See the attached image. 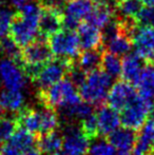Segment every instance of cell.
Listing matches in <instances>:
<instances>
[{
    "label": "cell",
    "instance_id": "cell-30",
    "mask_svg": "<svg viewBox=\"0 0 154 155\" xmlns=\"http://www.w3.org/2000/svg\"><path fill=\"white\" fill-rule=\"evenodd\" d=\"M80 129L82 130L84 134L88 137L89 140H95L98 138L99 132H98V127H97L96 117H95V113L91 116L87 117V118L82 119L81 121L78 123Z\"/></svg>",
    "mask_w": 154,
    "mask_h": 155
},
{
    "label": "cell",
    "instance_id": "cell-20",
    "mask_svg": "<svg viewBox=\"0 0 154 155\" xmlns=\"http://www.w3.org/2000/svg\"><path fill=\"white\" fill-rule=\"evenodd\" d=\"M37 148L42 155H53L59 153L64 146V138L58 131L43 134L37 137Z\"/></svg>",
    "mask_w": 154,
    "mask_h": 155
},
{
    "label": "cell",
    "instance_id": "cell-37",
    "mask_svg": "<svg viewBox=\"0 0 154 155\" xmlns=\"http://www.w3.org/2000/svg\"><path fill=\"white\" fill-rule=\"evenodd\" d=\"M22 155H42V153H41L40 151H39L38 148H32V149L28 150V151L23 152Z\"/></svg>",
    "mask_w": 154,
    "mask_h": 155
},
{
    "label": "cell",
    "instance_id": "cell-21",
    "mask_svg": "<svg viewBox=\"0 0 154 155\" xmlns=\"http://www.w3.org/2000/svg\"><path fill=\"white\" fill-rule=\"evenodd\" d=\"M103 48L94 50H87L82 51L75 60L77 67H79L86 73H90L95 70L100 69L101 59H103Z\"/></svg>",
    "mask_w": 154,
    "mask_h": 155
},
{
    "label": "cell",
    "instance_id": "cell-3",
    "mask_svg": "<svg viewBox=\"0 0 154 155\" xmlns=\"http://www.w3.org/2000/svg\"><path fill=\"white\" fill-rule=\"evenodd\" d=\"M152 107V99L137 93L135 97L120 111V124L123 128L133 131L139 130L148 119Z\"/></svg>",
    "mask_w": 154,
    "mask_h": 155
},
{
    "label": "cell",
    "instance_id": "cell-6",
    "mask_svg": "<svg viewBox=\"0 0 154 155\" xmlns=\"http://www.w3.org/2000/svg\"><path fill=\"white\" fill-rule=\"evenodd\" d=\"M74 62L61 58H53L41 68L37 76L33 79L34 86L38 89V91H41L56 84L60 80L64 79V76H67Z\"/></svg>",
    "mask_w": 154,
    "mask_h": 155
},
{
    "label": "cell",
    "instance_id": "cell-9",
    "mask_svg": "<svg viewBox=\"0 0 154 155\" xmlns=\"http://www.w3.org/2000/svg\"><path fill=\"white\" fill-rule=\"evenodd\" d=\"M94 5L95 2L93 0H70L64 5L62 13L64 28L72 31L77 29L82 20H86L90 15Z\"/></svg>",
    "mask_w": 154,
    "mask_h": 155
},
{
    "label": "cell",
    "instance_id": "cell-22",
    "mask_svg": "<svg viewBox=\"0 0 154 155\" xmlns=\"http://www.w3.org/2000/svg\"><path fill=\"white\" fill-rule=\"evenodd\" d=\"M25 95L21 91L4 90L0 93V107L2 110L8 112L18 113L25 104Z\"/></svg>",
    "mask_w": 154,
    "mask_h": 155
},
{
    "label": "cell",
    "instance_id": "cell-40",
    "mask_svg": "<svg viewBox=\"0 0 154 155\" xmlns=\"http://www.w3.org/2000/svg\"><path fill=\"white\" fill-rule=\"evenodd\" d=\"M3 117V110L1 109V107H0V119Z\"/></svg>",
    "mask_w": 154,
    "mask_h": 155
},
{
    "label": "cell",
    "instance_id": "cell-41",
    "mask_svg": "<svg viewBox=\"0 0 154 155\" xmlns=\"http://www.w3.org/2000/svg\"><path fill=\"white\" fill-rule=\"evenodd\" d=\"M118 155H131L130 153H119Z\"/></svg>",
    "mask_w": 154,
    "mask_h": 155
},
{
    "label": "cell",
    "instance_id": "cell-1",
    "mask_svg": "<svg viewBox=\"0 0 154 155\" xmlns=\"http://www.w3.org/2000/svg\"><path fill=\"white\" fill-rule=\"evenodd\" d=\"M37 97L39 104L54 110H60L73 106L82 100L76 87L68 78L60 80L45 90L38 91Z\"/></svg>",
    "mask_w": 154,
    "mask_h": 155
},
{
    "label": "cell",
    "instance_id": "cell-16",
    "mask_svg": "<svg viewBox=\"0 0 154 155\" xmlns=\"http://www.w3.org/2000/svg\"><path fill=\"white\" fill-rule=\"evenodd\" d=\"M134 155H152L154 153V121L147 119L138 130Z\"/></svg>",
    "mask_w": 154,
    "mask_h": 155
},
{
    "label": "cell",
    "instance_id": "cell-26",
    "mask_svg": "<svg viewBox=\"0 0 154 155\" xmlns=\"http://www.w3.org/2000/svg\"><path fill=\"white\" fill-rule=\"evenodd\" d=\"M100 69L105 73H107L112 79L119 78L121 75V60L119 59V56L109 52H103Z\"/></svg>",
    "mask_w": 154,
    "mask_h": 155
},
{
    "label": "cell",
    "instance_id": "cell-17",
    "mask_svg": "<svg viewBox=\"0 0 154 155\" xmlns=\"http://www.w3.org/2000/svg\"><path fill=\"white\" fill-rule=\"evenodd\" d=\"M77 35L82 51L103 48L101 32L99 31V29L87 21L81 22L77 28Z\"/></svg>",
    "mask_w": 154,
    "mask_h": 155
},
{
    "label": "cell",
    "instance_id": "cell-29",
    "mask_svg": "<svg viewBox=\"0 0 154 155\" xmlns=\"http://www.w3.org/2000/svg\"><path fill=\"white\" fill-rule=\"evenodd\" d=\"M88 155H116L115 148L108 140L103 138H96L91 143L87 152Z\"/></svg>",
    "mask_w": 154,
    "mask_h": 155
},
{
    "label": "cell",
    "instance_id": "cell-5",
    "mask_svg": "<svg viewBox=\"0 0 154 155\" xmlns=\"http://www.w3.org/2000/svg\"><path fill=\"white\" fill-rule=\"evenodd\" d=\"M40 16H29L16 13L10 28V37L19 45L25 48L38 37Z\"/></svg>",
    "mask_w": 154,
    "mask_h": 155
},
{
    "label": "cell",
    "instance_id": "cell-35",
    "mask_svg": "<svg viewBox=\"0 0 154 155\" xmlns=\"http://www.w3.org/2000/svg\"><path fill=\"white\" fill-rule=\"evenodd\" d=\"M0 155H22L19 150L13 147L11 143H5L0 147Z\"/></svg>",
    "mask_w": 154,
    "mask_h": 155
},
{
    "label": "cell",
    "instance_id": "cell-25",
    "mask_svg": "<svg viewBox=\"0 0 154 155\" xmlns=\"http://www.w3.org/2000/svg\"><path fill=\"white\" fill-rule=\"evenodd\" d=\"M36 143H37V136L21 128L17 129L14 135L8 140V143H11L13 147H15L22 153L34 148Z\"/></svg>",
    "mask_w": 154,
    "mask_h": 155
},
{
    "label": "cell",
    "instance_id": "cell-11",
    "mask_svg": "<svg viewBox=\"0 0 154 155\" xmlns=\"http://www.w3.org/2000/svg\"><path fill=\"white\" fill-rule=\"evenodd\" d=\"M135 53L148 65H154V28H140L133 35Z\"/></svg>",
    "mask_w": 154,
    "mask_h": 155
},
{
    "label": "cell",
    "instance_id": "cell-14",
    "mask_svg": "<svg viewBox=\"0 0 154 155\" xmlns=\"http://www.w3.org/2000/svg\"><path fill=\"white\" fill-rule=\"evenodd\" d=\"M95 117L99 135L101 136H108L113 131L118 129V126L120 124V116L118 111L114 110L110 106H99L98 110L95 113Z\"/></svg>",
    "mask_w": 154,
    "mask_h": 155
},
{
    "label": "cell",
    "instance_id": "cell-42",
    "mask_svg": "<svg viewBox=\"0 0 154 155\" xmlns=\"http://www.w3.org/2000/svg\"><path fill=\"white\" fill-rule=\"evenodd\" d=\"M152 155H154V153H153V154H152Z\"/></svg>",
    "mask_w": 154,
    "mask_h": 155
},
{
    "label": "cell",
    "instance_id": "cell-39",
    "mask_svg": "<svg viewBox=\"0 0 154 155\" xmlns=\"http://www.w3.org/2000/svg\"><path fill=\"white\" fill-rule=\"evenodd\" d=\"M148 119H151L152 121H154V104H153L152 109H151V111H150V114H149Z\"/></svg>",
    "mask_w": 154,
    "mask_h": 155
},
{
    "label": "cell",
    "instance_id": "cell-27",
    "mask_svg": "<svg viewBox=\"0 0 154 155\" xmlns=\"http://www.w3.org/2000/svg\"><path fill=\"white\" fill-rule=\"evenodd\" d=\"M21 52H22L21 48L10 36H5L0 39V53L3 54L6 59H11L17 63H20Z\"/></svg>",
    "mask_w": 154,
    "mask_h": 155
},
{
    "label": "cell",
    "instance_id": "cell-8",
    "mask_svg": "<svg viewBox=\"0 0 154 155\" xmlns=\"http://www.w3.org/2000/svg\"><path fill=\"white\" fill-rule=\"evenodd\" d=\"M64 155H86L90 147V140L84 134L79 124H67L62 132Z\"/></svg>",
    "mask_w": 154,
    "mask_h": 155
},
{
    "label": "cell",
    "instance_id": "cell-32",
    "mask_svg": "<svg viewBox=\"0 0 154 155\" xmlns=\"http://www.w3.org/2000/svg\"><path fill=\"white\" fill-rule=\"evenodd\" d=\"M14 15V13L8 8H5L3 6L0 8V39L5 37L6 34L10 32L11 23Z\"/></svg>",
    "mask_w": 154,
    "mask_h": 155
},
{
    "label": "cell",
    "instance_id": "cell-33",
    "mask_svg": "<svg viewBox=\"0 0 154 155\" xmlns=\"http://www.w3.org/2000/svg\"><path fill=\"white\" fill-rule=\"evenodd\" d=\"M87 74L84 71H82L79 67H77V64L74 62V64L71 67V69L69 70L68 74V79L76 87V89H79L82 84H84L86 81V78H87Z\"/></svg>",
    "mask_w": 154,
    "mask_h": 155
},
{
    "label": "cell",
    "instance_id": "cell-12",
    "mask_svg": "<svg viewBox=\"0 0 154 155\" xmlns=\"http://www.w3.org/2000/svg\"><path fill=\"white\" fill-rule=\"evenodd\" d=\"M138 92L134 87L125 80H118L111 87L108 94L107 101L111 108L116 111H121Z\"/></svg>",
    "mask_w": 154,
    "mask_h": 155
},
{
    "label": "cell",
    "instance_id": "cell-23",
    "mask_svg": "<svg viewBox=\"0 0 154 155\" xmlns=\"http://www.w3.org/2000/svg\"><path fill=\"white\" fill-rule=\"evenodd\" d=\"M114 8L117 19H134L143 8L142 0H117Z\"/></svg>",
    "mask_w": 154,
    "mask_h": 155
},
{
    "label": "cell",
    "instance_id": "cell-38",
    "mask_svg": "<svg viewBox=\"0 0 154 155\" xmlns=\"http://www.w3.org/2000/svg\"><path fill=\"white\" fill-rule=\"evenodd\" d=\"M143 3H145L147 6H151V8H154V0H142Z\"/></svg>",
    "mask_w": 154,
    "mask_h": 155
},
{
    "label": "cell",
    "instance_id": "cell-2",
    "mask_svg": "<svg viewBox=\"0 0 154 155\" xmlns=\"http://www.w3.org/2000/svg\"><path fill=\"white\" fill-rule=\"evenodd\" d=\"M112 87V78L101 69L87 74L84 84L78 89L84 101L92 106H103Z\"/></svg>",
    "mask_w": 154,
    "mask_h": 155
},
{
    "label": "cell",
    "instance_id": "cell-28",
    "mask_svg": "<svg viewBox=\"0 0 154 155\" xmlns=\"http://www.w3.org/2000/svg\"><path fill=\"white\" fill-rule=\"evenodd\" d=\"M18 129L15 117H2L0 119V143H5Z\"/></svg>",
    "mask_w": 154,
    "mask_h": 155
},
{
    "label": "cell",
    "instance_id": "cell-36",
    "mask_svg": "<svg viewBox=\"0 0 154 155\" xmlns=\"http://www.w3.org/2000/svg\"><path fill=\"white\" fill-rule=\"evenodd\" d=\"M11 4L17 8H21L25 4L28 3V0H10Z\"/></svg>",
    "mask_w": 154,
    "mask_h": 155
},
{
    "label": "cell",
    "instance_id": "cell-4",
    "mask_svg": "<svg viewBox=\"0 0 154 155\" xmlns=\"http://www.w3.org/2000/svg\"><path fill=\"white\" fill-rule=\"evenodd\" d=\"M50 48L56 58L75 61L81 53L78 35L72 30H60L49 37Z\"/></svg>",
    "mask_w": 154,
    "mask_h": 155
},
{
    "label": "cell",
    "instance_id": "cell-24",
    "mask_svg": "<svg viewBox=\"0 0 154 155\" xmlns=\"http://www.w3.org/2000/svg\"><path fill=\"white\" fill-rule=\"evenodd\" d=\"M136 88L140 95L147 98H154V65H147L140 73Z\"/></svg>",
    "mask_w": 154,
    "mask_h": 155
},
{
    "label": "cell",
    "instance_id": "cell-31",
    "mask_svg": "<svg viewBox=\"0 0 154 155\" xmlns=\"http://www.w3.org/2000/svg\"><path fill=\"white\" fill-rule=\"evenodd\" d=\"M134 20L140 28H154V8L143 6Z\"/></svg>",
    "mask_w": 154,
    "mask_h": 155
},
{
    "label": "cell",
    "instance_id": "cell-18",
    "mask_svg": "<svg viewBox=\"0 0 154 155\" xmlns=\"http://www.w3.org/2000/svg\"><path fill=\"white\" fill-rule=\"evenodd\" d=\"M143 60L137 56L136 53H129L123 56L121 60V79L129 82L132 86H136L139 79L140 73L143 71Z\"/></svg>",
    "mask_w": 154,
    "mask_h": 155
},
{
    "label": "cell",
    "instance_id": "cell-13",
    "mask_svg": "<svg viewBox=\"0 0 154 155\" xmlns=\"http://www.w3.org/2000/svg\"><path fill=\"white\" fill-rule=\"evenodd\" d=\"M64 25L62 12L57 8H42L41 16L39 19V33L41 36L48 38L55 33L59 32Z\"/></svg>",
    "mask_w": 154,
    "mask_h": 155
},
{
    "label": "cell",
    "instance_id": "cell-34",
    "mask_svg": "<svg viewBox=\"0 0 154 155\" xmlns=\"http://www.w3.org/2000/svg\"><path fill=\"white\" fill-rule=\"evenodd\" d=\"M70 0H38V3L42 8H57L60 10L62 6L66 5Z\"/></svg>",
    "mask_w": 154,
    "mask_h": 155
},
{
    "label": "cell",
    "instance_id": "cell-19",
    "mask_svg": "<svg viewBox=\"0 0 154 155\" xmlns=\"http://www.w3.org/2000/svg\"><path fill=\"white\" fill-rule=\"evenodd\" d=\"M114 14V8H111L110 4L95 3L92 12L87 17L86 21L96 27L97 29H103L108 23L112 21Z\"/></svg>",
    "mask_w": 154,
    "mask_h": 155
},
{
    "label": "cell",
    "instance_id": "cell-15",
    "mask_svg": "<svg viewBox=\"0 0 154 155\" xmlns=\"http://www.w3.org/2000/svg\"><path fill=\"white\" fill-rule=\"evenodd\" d=\"M107 137V140L115 148V150H118L119 153H130L135 147L137 134L135 131L123 127L116 129Z\"/></svg>",
    "mask_w": 154,
    "mask_h": 155
},
{
    "label": "cell",
    "instance_id": "cell-10",
    "mask_svg": "<svg viewBox=\"0 0 154 155\" xmlns=\"http://www.w3.org/2000/svg\"><path fill=\"white\" fill-rule=\"evenodd\" d=\"M0 79L6 90L20 91L27 84V76L19 63L11 59L0 61Z\"/></svg>",
    "mask_w": 154,
    "mask_h": 155
},
{
    "label": "cell",
    "instance_id": "cell-7",
    "mask_svg": "<svg viewBox=\"0 0 154 155\" xmlns=\"http://www.w3.org/2000/svg\"><path fill=\"white\" fill-rule=\"evenodd\" d=\"M53 56L48 38L40 36L23 48L21 52V61L19 64L42 68L53 59Z\"/></svg>",
    "mask_w": 154,
    "mask_h": 155
}]
</instances>
